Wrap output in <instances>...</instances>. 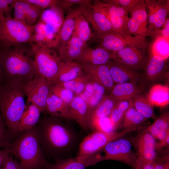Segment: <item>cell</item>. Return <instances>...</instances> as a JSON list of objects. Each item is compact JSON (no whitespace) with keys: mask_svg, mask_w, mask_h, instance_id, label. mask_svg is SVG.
I'll return each mask as SVG.
<instances>
[{"mask_svg":"<svg viewBox=\"0 0 169 169\" xmlns=\"http://www.w3.org/2000/svg\"><path fill=\"white\" fill-rule=\"evenodd\" d=\"M92 108L81 97L74 96L68 105L66 118L75 121L82 128L90 126Z\"/></svg>","mask_w":169,"mask_h":169,"instance_id":"15","label":"cell"},{"mask_svg":"<svg viewBox=\"0 0 169 169\" xmlns=\"http://www.w3.org/2000/svg\"><path fill=\"white\" fill-rule=\"evenodd\" d=\"M152 164L145 163L137 158L134 169H151Z\"/></svg>","mask_w":169,"mask_h":169,"instance_id":"52","label":"cell"},{"mask_svg":"<svg viewBox=\"0 0 169 169\" xmlns=\"http://www.w3.org/2000/svg\"><path fill=\"white\" fill-rule=\"evenodd\" d=\"M116 6V12L118 16L128 21L129 17L128 14L130 11L124 8Z\"/></svg>","mask_w":169,"mask_h":169,"instance_id":"50","label":"cell"},{"mask_svg":"<svg viewBox=\"0 0 169 169\" xmlns=\"http://www.w3.org/2000/svg\"><path fill=\"white\" fill-rule=\"evenodd\" d=\"M114 82L116 84L130 83L137 84L140 79V74L115 59L110 60L106 64Z\"/></svg>","mask_w":169,"mask_h":169,"instance_id":"19","label":"cell"},{"mask_svg":"<svg viewBox=\"0 0 169 169\" xmlns=\"http://www.w3.org/2000/svg\"><path fill=\"white\" fill-rule=\"evenodd\" d=\"M86 166L83 162L76 159H57L55 163L49 165L43 169H84Z\"/></svg>","mask_w":169,"mask_h":169,"instance_id":"40","label":"cell"},{"mask_svg":"<svg viewBox=\"0 0 169 169\" xmlns=\"http://www.w3.org/2000/svg\"><path fill=\"white\" fill-rule=\"evenodd\" d=\"M119 101L110 95L105 97L101 102L92 110L90 120L109 116L112 110Z\"/></svg>","mask_w":169,"mask_h":169,"instance_id":"34","label":"cell"},{"mask_svg":"<svg viewBox=\"0 0 169 169\" xmlns=\"http://www.w3.org/2000/svg\"><path fill=\"white\" fill-rule=\"evenodd\" d=\"M156 144L155 139L151 135L145 131L137 140L138 158L145 163L152 164L158 157Z\"/></svg>","mask_w":169,"mask_h":169,"instance_id":"20","label":"cell"},{"mask_svg":"<svg viewBox=\"0 0 169 169\" xmlns=\"http://www.w3.org/2000/svg\"><path fill=\"white\" fill-rule=\"evenodd\" d=\"M83 15L95 30V38L113 31L111 23L106 17L89 6L85 9Z\"/></svg>","mask_w":169,"mask_h":169,"instance_id":"23","label":"cell"},{"mask_svg":"<svg viewBox=\"0 0 169 169\" xmlns=\"http://www.w3.org/2000/svg\"><path fill=\"white\" fill-rule=\"evenodd\" d=\"M35 7L44 10L46 8L58 6L60 0H24Z\"/></svg>","mask_w":169,"mask_h":169,"instance_id":"45","label":"cell"},{"mask_svg":"<svg viewBox=\"0 0 169 169\" xmlns=\"http://www.w3.org/2000/svg\"><path fill=\"white\" fill-rule=\"evenodd\" d=\"M145 119L137 111L134 106L129 108L125 113L122 120V126L125 130L134 131L145 121Z\"/></svg>","mask_w":169,"mask_h":169,"instance_id":"32","label":"cell"},{"mask_svg":"<svg viewBox=\"0 0 169 169\" xmlns=\"http://www.w3.org/2000/svg\"><path fill=\"white\" fill-rule=\"evenodd\" d=\"M148 9L147 24L150 36L156 37L162 27L169 13V0H145Z\"/></svg>","mask_w":169,"mask_h":169,"instance_id":"11","label":"cell"},{"mask_svg":"<svg viewBox=\"0 0 169 169\" xmlns=\"http://www.w3.org/2000/svg\"><path fill=\"white\" fill-rule=\"evenodd\" d=\"M91 0H60L58 5L63 10L67 11L73 6H89L91 3Z\"/></svg>","mask_w":169,"mask_h":169,"instance_id":"44","label":"cell"},{"mask_svg":"<svg viewBox=\"0 0 169 169\" xmlns=\"http://www.w3.org/2000/svg\"><path fill=\"white\" fill-rule=\"evenodd\" d=\"M50 91L68 105L74 96V93L71 90L64 88L56 83L51 84Z\"/></svg>","mask_w":169,"mask_h":169,"instance_id":"42","label":"cell"},{"mask_svg":"<svg viewBox=\"0 0 169 169\" xmlns=\"http://www.w3.org/2000/svg\"><path fill=\"white\" fill-rule=\"evenodd\" d=\"M89 7L105 15L111 23L113 31L127 33L126 28L127 21L118 16L116 5L105 3L101 0H92Z\"/></svg>","mask_w":169,"mask_h":169,"instance_id":"18","label":"cell"},{"mask_svg":"<svg viewBox=\"0 0 169 169\" xmlns=\"http://www.w3.org/2000/svg\"><path fill=\"white\" fill-rule=\"evenodd\" d=\"M73 33L86 42L94 38L95 35L92 32L89 22L83 14L79 15L75 19Z\"/></svg>","mask_w":169,"mask_h":169,"instance_id":"35","label":"cell"},{"mask_svg":"<svg viewBox=\"0 0 169 169\" xmlns=\"http://www.w3.org/2000/svg\"><path fill=\"white\" fill-rule=\"evenodd\" d=\"M83 70L79 63L74 61L66 63H63L54 83L65 82L73 79L82 75L83 73Z\"/></svg>","mask_w":169,"mask_h":169,"instance_id":"31","label":"cell"},{"mask_svg":"<svg viewBox=\"0 0 169 169\" xmlns=\"http://www.w3.org/2000/svg\"><path fill=\"white\" fill-rule=\"evenodd\" d=\"M145 0L141 1L130 11V17L126 23L129 34L144 38L150 36L148 28L147 13Z\"/></svg>","mask_w":169,"mask_h":169,"instance_id":"12","label":"cell"},{"mask_svg":"<svg viewBox=\"0 0 169 169\" xmlns=\"http://www.w3.org/2000/svg\"><path fill=\"white\" fill-rule=\"evenodd\" d=\"M68 105L50 91L47 98L45 113L56 117L66 118Z\"/></svg>","mask_w":169,"mask_h":169,"instance_id":"28","label":"cell"},{"mask_svg":"<svg viewBox=\"0 0 169 169\" xmlns=\"http://www.w3.org/2000/svg\"><path fill=\"white\" fill-rule=\"evenodd\" d=\"M166 157H157L153 163L151 169H163V164Z\"/></svg>","mask_w":169,"mask_h":169,"instance_id":"53","label":"cell"},{"mask_svg":"<svg viewBox=\"0 0 169 169\" xmlns=\"http://www.w3.org/2000/svg\"><path fill=\"white\" fill-rule=\"evenodd\" d=\"M0 169H22L19 162L14 160L11 155Z\"/></svg>","mask_w":169,"mask_h":169,"instance_id":"48","label":"cell"},{"mask_svg":"<svg viewBox=\"0 0 169 169\" xmlns=\"http://www.w3.org/2000/svg\"><path fill=\"white\" fill-rule=\"evenodd\" d=\"M142 91V89L136 84L124 83L115 85L110 91V95L115 100L120 101L132 99Z\"/></svg>","mask_w":169,"mask_h":169,"instance_id":"26","label":"cell"},{"mask_svg":"<svg viewBox=\"0 0 169 169\" xmlns=\"http://www.w3.org/2000/svg\"><path fill=\"white\" fill-rule=\"evenodd\" d=\"M79 63L89 79L102 86L105 90L110 92L115 85V83L107 64L94 65L87 63Z\"/></svg>","mask_w":169,"mask_h":169,"instance_id":"16","label":"cell"},{"mask_svg":"<svg viewBox=\"0 0 169 169\" xmlns=\"http://www.w3.org/2000/svg\"><path fill=\"white\" fill-rule=\"evenodd\" d=\"M88 47L86 42L73 33L65 47L59 55L61 61L63 63L73 62Z\"/></svg>","mask_w":169,"mask_h":169,"instance_id":"24","label":"cell"},{"mask_svg":"<svg viewBox=\"0 0 169 169\" xmlns=\"http://www.w3.org/2000/svg\"><path fill=\"white\" fill-rule=\"evenodd\" d=\"M89 79L87 75L83 73L80 76L72 80L65 82L55 83L71 90L74 93L78 94L84 91L89 83Z\"/></svg>","mask_w":169,"mask_h":169,"instance_id":"39","label":"cell"},{"mask_svg":"<svg viewBox=\"0 0 169 169\" xmlns=\"http://www.w3.org/2000/svg\"><path fill=\"white\" fill-rule=\"evenodd\" d=\"M23 84L6 81L0 85V112L11 136L18 134L21 116L26 108Z\"/></svg>","mask_w":169,"mask_h":169,"instance_id":"3","label":"cell"},{"mask_svg":"<svg viewBox=\"0 0 169 169\" xmlns=\"http://www.w3.org/2000/svg\"><path fill=\"white\" fill-rule=\"evenodd\" d=\"M64 18V11L57 6L43 10L39 20L60 31Z\"/></svg>","mask_w":169,"mask_h":169,"instance_id":"29","label":"cell"},{"mask_svg":"<svg viewBox=\"0 0 169 169\" xmlns=\"http://www.w3.org/2000/svg\"><path fill=\"white\" fill-rule=\"evenodd\" d=\"M150 53L166 60L169 56V38L158 36L154 38Z\"/></svg>","mask_w":169,"mask_h":169,"instance_id":"37","label":"cell"},{"mask_svg":"<svg viewBox=\"0 0 169 169\" xmlns=\"http://www.w3.org/2000/svg\"><path fill=\"white\" fill-rule=\"evenodd\" d=\"M10 155L9 151L8 149H0V169Z\"/></svg>","mask_w":169,"mask_h":169,"instance_id":"51","label":"cell"},{"mask_svg":"<svg viewBox=\"0 0 169 169\" xmlns=\"http://www.w3.org/2000/svg\"><path fill=\"white\" fill-rule=\"evenodd\" d=\"M158 36H162L165 38H169V19L168 18H167L165 23L162 27V28L160 30L156 37Z\"/></svg>","mask_w":169,"mask_h":169,"instance_id":"49","label":"cell"},{"mask_svg":"<svg viewBox=\"0 0 169 169\" xmlns=\"http://www.w3.org/2000/svg\"><path fill=\"white\" fill-rule=\"evenodd\" d=\"M99 41V46L113 53L122 50L132 44L145 39L131 35L127 33L113 31L95 37Z\"/></svg>","mask_w":169,"mask_h":169,"instance_id":"13","label":"cell"},{"mask_svg":"<svg viewBox=\"0 0 169 169\" xmlns=\"http://www.w3.org/2000/svg\"><path fill=\"white\" fill-rule=\"evenodd\" d=\"M0 55L5 81H13L24 84L36 74L31 47L25 44L3 48Z\"/></svg>","mask_w":169,"mask_h":169,"instance_id":"2","label":"cell"},{"mask_svg":"<svg viewBox=\"0 0 169 169\" xmlns=\"http://www.w3.org/2000/svg\"><path fill=\"white\" fill-rule=\"evenodd\" d=\"M50 84L44 78L37 74L23 84V89L28 104L37 106L45 113L46 101L50 92Z\"/></svg>","mask_w":169,"mask_h":169,"instance_id":"9","label":"cell"},{"mask_svg":"<svg viewBox=\"0 0 169 169\" xmlns=\"http://www.w3.org/2000/svg\"><path fill=\"white\" fill-rule=\"evenodd\" d=\"M5 17L4 16L1 11L0 9V21L2 20L5 18Z\"/></svg>","mask_w":169,"mask_h":169,"instance_id":"56","label":"cell"},{"mask_svg":"<svg viewBox=\"0 0 169 169\" xmlns=\"http://www.w3.org/2000/svg\"><path fill=\"white\" fill-rule=\"evenodd\" d=\"M163 169H169V158L166 156L163 164Z\"/></svg>","mask_w":169,"mask_h":169,"instance_id":"55","label":"cell"},{"mask_svg":"<svg viewBox=\"0 0 169 169\" xmlns=\"http://www.w3.org/2000/svg\"><path fill=\"white\" fill-rule=\"evenodd\" d=\"M2 48H0V85L3 84L5 82V76L0 55L1 50Z\"/></svg>","mask_w":169,"mask_h":169,"instance_id":"54","label":"cell"},{"mask_svg":"<svg viewBox=\"0 0 169 169\" xmlns=\"http://www.w3.org/2000/svg\"><path fill=\"white\" fill-rule=\"evenodd\" d=\"M147 99L153 106L163 107L169 103V88L160 84L154 85L150 89Z\"/></svg>","mask_w":169,"mask_h":169,"instance_id":"30","label":"cell"},{"mask_svg":"<svg viewBox=\"0 0 169 169\" xmlns=\"http://www.w3.org/2000/svg\"><path fill=\"white\" fill-rule=\"evenodd\" d=\"M132 100L134 108L145 119L154 117L153 106L147 98L138 94L134 96Z\"/></svg>","mask_w":169,"mask_h":169,"instance_id":"38","label":"cell"},{"mask_svg":"<svg viewBox=\"0 0 169 169\" xmlns=\"http://www.w3.org/2000/svg\"><path fill=\"white\" fill-rule=\"evenodd\" d=\"M88 6H79L75 8H70L67 11L64 21L59 32L57 46L60 54L65 47L73 33L76 18L83 13Z\"/></svg>","mask_w":169,"mask_h":169,"instance_id":"17","label":"cell"},{"mask_svg":"<svg viewBox=\"0 0 169 169\" xmlns=\"http://www.w3.org/2000/svg\"><path fill=\"white\" fill-rule=\"evenodd\" d=\"M104 3L112 4L126 8L129 11L141 0H103Z\"/></svg>","mask_w":169,"mask_h":169,"instance_id":"46","label":"cell"},{"mask_svg":"<svg viewBox=\"0 0 169 169\" xmlns=\"http://www.w3.org/2000/svg\"><path fill=\"white\" fill-rule=\"evenodd\" d=\"M21 118L18 128V134L35 127L40 119L41 111L35 105L29 103Z\"/></svg>","mask_w":169,"mask_h":169,"instance_id":"25","label":"cell"},{"mask_svg":"<svg viewBox=\"0 0 169 169\" xmlns=\"http://www.w3.org/2000/svg\"><path fill=\"white\" fill-rule=\"evenodd\" d=\"M32 26L14 19L11 16L0 21V38L3 48L29 43Z\"/></svg>","mask_w":169,"mask_h":169,"instance_id":"7","label":"cell"},{"mask_svg":"<svg viewBox=\"0 0 169 169\" xmlns=\"http://www.w3.org/2000/svg\"><path fill=\"white\" fill-rule=\"evenodd\" d=\"M105 153L100 156V161L116 160L125 163L133 169L137 157L133 152L128 140L120 139L108 143L103 148Z\"/></svg>","mask_w":169,"mask_h":169,"instance_id":"10","label":"cell"},{"mask_svg":"<svg viewBox=\"0 0 169 169\" xmlns=\"http://www.w3.org/2000/svg\"><path fill=\"white\" fill-rule=\"evenodd\" d=\"M90 127L96 131L105 133L113 132L115 130L109 116L91 120Z\"/></svg>","mask_w":169,"mask_h":169,"instance_id":"41","label":"cell"},{"mask_svg":"<svg viewBox=\"0 0 169 169\" xmlns=\"http://www.w3.org/2000/svg\"><path fill=\"white\" fill-rule=\"evenodd\" d=\"M3 48V47H2V44H1L0 38V48Z\"/></svg>","mask_w":169,"mask_h":169,"instance_id":"57","label":"cell"},{"mask_svg":"<svg viewBox=\"0 0 169 169\" xmlns=\"http://www.w3.org/2000/svg\"><path fill=\"white\" fill-rule=\"evenodd\" d=\"M169 130V115L168 112L161 114L145 131L151 134L155 139L157 136L164 132Z\"/></svg>","mask_w":169,"mask_h":169,"instance_id":"36","label":"cell"},{"mask_svg":"<svg viewBox=\"0 0 169 169\" xmlns=\"http://www.w3.org/2000/svg\"><path fill=\"white\" fill-rule=\"evenodd\" d=\"M16 0H0V9L5 17H11Z\"/></svg>","mask_w":169,"mask_h":169,"instance_id":"47","label":"cell"},{"mask_svg":"<svg viewBox=\"0 0 169 169\" xmlns=\"http://www.w3.org/2000/svg\"><path fill=\"white\" fill-rule=\"evenodd\" d=\"M132 106V99L119 101L115 106L109 117L115 130L122 121L126 111Z\"/></svg>","mask_w":169,"mask_h":169,"instance_id":"33","label":"cell"},{"mask_svg":"<svg viewBox=\"0 0 169 169\" xmlns=\"http://www.w3.org/2000/svg\"><path fill=\"white\" fill-rule=\"evenodd\" d=\"M145 68V74L148 80H154L162 74L166 69V60L150 53Z\"/></svg>","mask_w":169,"mask_h":169,"instance_id":"27","label":"cell"},{"mask_svg":"<svg viewBox=\"0 0 169 169\" xmlns=\"http://www.w3.org/2000/svg\"><path fill=\"white\" fill-rule=\"evenodd\" d=\"M14 9L13 18L30 26L39 20L43 10L24 0H16Z\"/></svg>","mask_w":169,"mask_h":169,"instance_id":"21","label":"cell"},{"mask_svg":"<svg viewBox=\"0 0 169 169\" xmlns=\"http://www.w3.org/2000/svg\"><path fill=\"white\" fill-rule=\"evenodd\" d=\"M57 117L49 115L40 119L35 126L44 154L56 159L72 144L74 136L71 131Z\"/></svg>","mask_w":169,"mask_h":169,"instance_id":"1","label":"cell"},{"mask_svg":"<svg viewBox=\"0 0 169 169\" xmlns=\"http://www.w3.org/2000/svg\"><path fill=\"white\" fill-rule=\"evenodd\" d=\"M133 131L125 130L120 132L105 133L96 131L85 137L80 144L76 159L84 163L86 167L92 165L93 157L109 142Z\"/></svg>","mask_w":169,"mask_h":169,"instance_id":"6","label":"cell"},{"mask_svg":"<svg viewBox=\"0 0 169 169\" xmlns=\"http://www.w3.org/2000/svg\"><path fill=\"white\" fill-rule=\"evenodd\" d=\"M11 137L0 112V149H6L8 147L11 143Z\"/></svg>","mask_w":169,"mask_h":169,"instance_id":"43","label":"cell"},{"mask_svg":"<svg viewBox=\"0 0 169 169\" xmlns=\"http://www.w3.org/2000/svg\"><path fill=\"white\" fill-rule=\"evenodd\" d=\"M32 26L31 42L41 47H56L59 33L54 28L39 20Z\"/></svg>","mask_w":169,"mask_h":169,"instance_id":"14","label":"cell"},{"mask_svg":"<svg viewBox=\"0 0 169 169\" xmlns=\"http://www.w3.org/2000/svg\"><path fill=\"white\" fill-rule=\"evenodd\" d=\"M29 44L36 74L45 79L51 84L54 83L63 64L59 55L51 48L40 47L31 42Z\"/></svg>","mask_w":169,"mask_h":169,"instance_id":"5","label":"cell"},{"mask_svg":"<svg viewBox=\"0 0 169 169\" xmlns=\"http://www.w3.org/2000/svg\"><path fill=\"white\" fill-rule=\"evenodd\" d=\"M6 149L19 159L22 169H43L49 164L41 150L35 126L20 133Z\"/></svg>","mask_w":169,"mask_h":169,"instance_id":"4","label":"cell"},{"mask_svg":"<svg viewBox=\"0 0 169 169\" xmlns=\"http://www.w3.org/2000/svg\"><path fill=\"white\" fill-rule=\"evenodd\" d=\"M115 57L113 52L98 46L95 49L88 47L75 60L79 63L100 65L106 64L110 60L114 59Z\"/></svg>","mask_w":169,"mask_h":169,"instance_id":"22","label":"cell"},{"mask_svg":"<svg viewBox=\"0 0 169 169\" xmlns=\"http://www.w3.org/2000/svg\"><path fill=\"white\" fill-rule=\"evenodd\" d=\"M146 39L114 53L115 55L114 59L136 70L144 67L149 46Z\"/></svg>","mask_w":169,"mask_h":169,"instance_id":"8","label":"cell"}]
</instances>
